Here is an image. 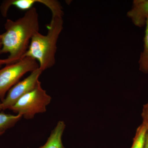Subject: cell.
I'll return each mask as SVG.
<instances>
[{
	"mask_svg": "<svg viewBox=\"0 0 148 148\" xmlns=\"http://www.w3.org/2000/svg\"><path fill=\"white\" fill-rule=\"evenodd\" d=\"M51 99L50 95L42 88L40 82L35 89L18 99L9 110L26 119H32L36 114L46 112L47 106Z\"/></svg>",
	"mask_w": 148,
	"mask_h": 148,
	"instance_id": "3957f363",
	"label": "cell"
},
{
	"mask_svg": "<svg viewBox=\"0 0 148 148\" xmlns=\"http://www.w3.org/2000/svg\"><path fill=\"white\" fill-rule=\"evenodd\" d=\"M42 72L39 68L11 88L1 102L3 110L10 109L23 95L35 89L40 82L39 78Z\"/></svg>",
	"mask_w": 148,
	"mask_h": 148,
	"instance_id": "5b68a950",
	"label": "cell"
},
{
	"mask_svg": "<svg viewBox=\"0 0 148 148\" xmlns=\"http://www.w3.org/2000/svg\"><path fill=\"white\" fill-rule=\"evenodd\" d=\"M65 127L66 125L64 121H58L51 131L46 143L39 148H66L62 141V135Z\"/></svg>",
	"mask_w": 148,
	"mask_h": 148,
	"instance_id": "52a82bcc",
	"label": "cell"
},
{
	"mask_svg": "<svg viewBox=\"0 0 148 148\" xmlns=\"http://www.w3.org/2000/svg\"><path fill=\"white\" fill-rule=\"evenodd\" d=\"M2 47V43L1 40V36H0V51L1 50V49Z\"/></svg>",
	"mask_w": 148,
	"mask_h": 148,
	"instance_id": "4fadbf2b",
	"label": "cell"
},
{
	"mask_svg": "<svg viewBox=\"0 0 148 148\" xmlns=\"http://www.w3.org/2000/svg\"><path fill=\"white\" fill-rule=\"evenodd\" d=\"M2 64H1V63H0V69H1V67L2 66Z\"/></svg>",
	"mask_w": 148,
	"mask_h": 148,
	"instance_id": "9a60e30c",
	"label": "cell"
},
{
	"mask_svg": "<svg viewBox=\"0 0 148 148\" xmlns=\"http://www.w3.org/2000/svg\"><path fill=\"white\" fill-rule=\"evenodd\" d=\"M5 32L1 34L2 47L0 54L9 53L5 59H0L2 65L12 64L23 58L28 50L32 37L39 32L38 14L32 8L15 21L8 19Z\"/></svg>",
	"mask_w": 148,
	"mask_h": 148,
	"instance_id": "6da1fadb",
	"label": "cell"
},
{
	"mask_svg": "<svg viewBox=\"0 0 148 148\" xmlns=\"http://www.w3.org/2000/svg\"><path fill=\"white\" fill-rule=\"evenodd\" d=\"M142 116L143 119L142 124L145 125L147 129V133H148V102L143 106Z\"/></svg>",
	"mask_w": 148,
	"mask_h": 148,
	"instance_id": "8fae6325",
	"label": "cell"
},
{
	"mask_svg": "<svg viewBox=\"0 0 148 148\" xmlns=\"http://www.w3.org/2000/svg\"><path fill=\"white\" fill-rule=\"evenodd\" d=\"M127 16L136 27L146 26L148 19V0H134L132 8L127 12Z\"/></svg>",
	"mask_w": 148,
	"mask_h": 148,
	"instance_id": "8992f818",
	"label": "cell"
},
{
	"mask_svg": "<svg viewBox=\"0 0 148 148\" xmlns=\"http://www.w3.org/2000/svg\"><path fill=\"white\" fill-rule=\"evenodd\" d=\"M63 16L52 15L51 21L47 26V34L37 33L31 40L25 57L35 59L42 71L55 65L57 43L63 29Z\"/></svg>",
	"mask_w": 148,
	"mask_h": 148,
	"instance_id": "7a4b0ae2",
	"label": "cell"
},
{
	"mask_svg": "<svg viewBox=\"0 0 148 148\" xmlns=\"http://www.w3.org/2000/svg\"><path fill=\"white\" fill-rule=\"evenodd\" d=\"M144 148H148V133H147L146 136L145 144Z\"/></svg>",
	"mask_w": 148,
	"mask_h": 148,
	"instance_id": "7c38bea8",
	"label": "cell"
},
{
	"mask_svg": "<svg viewBox=\"0 0 148 148\" xmlns=\"http://www.w3.org/2000/svg\"><path fill=\"white\" fill-rule=\"evenodd\" d=\"M0 36H1V34H0Z\"/></svg>",
	"mask_w": 148,
	"mask_h": 148,
	"instance_id": "2e32d148",
	"label": "cell"
},
{
	"mask_svg": "<svg viewBox=\"0 0 148 148\" xmlns=\"http://www.w3.org/2000/svg\"><path fill=\"white\" fill-rule=\"evenodd\" d=\"M139 64L140 71L148 75V19L146 23L144 38V49L140 55Z\"/></svg>",
	"mask_w": 148,
	"mask_h": 148,
	"instance_id": "9c48e42d",
	"label": "cell"
},
{
	"mask_svg": "<svg viewBox=\"0 0 148 148\" xmlns=\"http://www.w3.org/2000/svg\"><path fill=\"white\" fill-rule=\"evenodd\" d=\"M3 110L2 107L1 102H0V111Z\"/></svg>",
	"mask_w": 148,
	"mask_h": 148,
	"instance_id": "5bb4252c",
	"label": "cell"
},
{
	"mask_svg": "<svg viewBox=\"0 0 148 148\" xmlns=\"http://www.w3.org/2000/svg\"><path fill=\"white\" fill-rule=\"evenodd\" d=\"M147 134V129L144 125L141 124L136 130L131 148H144Z\"/></svg>",
	"mask_w": 148,
	"mask_h": 148,
	"instance_id": "30bf717a",
	"label": "cell"
},
{
	"mask_svg": "<svg viewBox=\"0 0 148 148\" xmlns=\"http://www.w3.org/2000/svg\"><path fill=\"white\" fill-rule=\"evenodd\" d=\"M39 68L35 59L25 57L14 64L6 65L0 69V99L2 101L7 92L19 82L21 77L28 72Z\"/></svg>",
	"mask_w": 148,
	"mask_h": 148,
	"instance_id": "277c9868",
	"label": "cell"
},
{
	"mask_svg": "<svg viewBox=\"0 0 148 148\" xmlns=\"http://www.w3.org/2000/svg\"><path fill=\"white\" fill-rule=\"evenodd\" d=\"M22 117L19 114L12 115L0 113V135H3L7 130L14 126Z\"/></svg>",
	"mask_w": 148,
	"mask_h": 148,
	"instance_id": "ba28073f",
	"label": "cell"
}]
</instances>
